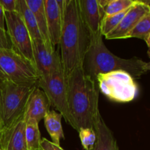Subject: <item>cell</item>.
I'll use <instances>...</instances> for the list:
<instances>
[{
	"mask_svg": "<svg viewBox=\"0 0 150 150\" xmlns=\"http://www.w3.org/2000/svg\"><path fill=\"white\" fill-rule=\"evenodd\" d=\"M12 48L10 38L7 33V31L0 29V48Z\"/></svg>",
	"mask_w": 150,
	"mask_h": 150,
	"instance_id": "484cf974",
	"label": "cell"
},
{
	"mask_svg": "<svg viewBox=\"0 0 150 150\" xmlns=\"http://www.w3.org/2000/svg\"><path fill=\"white\" fill-rule=\"evenodd\" d=\"M66 81L67 104L74 129L78 132L81 128L93 129L100 114L97 81L85 74L83 65L76 67Z\"/></svg>",
	"mask_w": 150,
	"mask_h": 150,
	"instance_id": "7a4b0ae2",
	"label": "cell"
},
{
	"mask_svg": "<svg viewBox=\"0 0 150 150\" xmlns=\"http://www.w3.org/2000/svg\"><path fill=\"white\" fill-rule=\"evenodd\" d=\"M34 64L39 77L45 76L61 67L60 55L55 48L47 45L42 39L32 40Z\"/></svg>",
	"mask_w": 150,
	"mask_h": 150,
	"instance_id": "9c48e42d",
	"label": "cell"
},
{
	"mask_svg": "<svg viewBox=\"0 0 150 150\" xmlns=\"http://www.w3.org/2000/svg\"><path fill=\"white\" fill-rule=\"evenodd\" d=\"M4 18L12 48L34 64L32 40L20 15L4 12Z\"/></svg>",
	"mask_w": 150,
	"mask_h": 150,
	"instance_id": "ba28073f",
	"label": "cell"
},
{
	"mask_svg": "<svg viewBox=\"0 0 150 150\" xmlns=\"http://www.w3.org/2000/svg\"><path fill=\"white\" fill-rule=\"evenodd\" d=\"M25 136L27 150H40L42 139L38 122L33 119L26 120Z\"/></svg>",
	"mask_w": 150,
	"mask_h": 150,
	"instance_id": "d6986e66",
	"label": "cell"
},
{
	"mask_svg": "<svg viewBox=\"0 0 150 150\" xmlns=\"http://www.w3.org/2000/svg\"><path fill=\"white\" fill-rule=\"evenodd\" d=\"M136 0H109L104 9V16H111L128 10L136 3Z\"/></svg>",
	"mask_w": 150,
	"mask_h": 150,
	"instance_id": "44dd1931",
	"label": "cell"
},
{
	"mask_svg": "<svg viewBox=\"0 0 150 150\" xmlns=\"http://www.w3.org/2000/svg\"><path fill=\"white\" fill-rule=\"evenodd\" d=\"M62 115L54 110H50L49 112L44 117V123L47 131L53 143L60 146V140L64 139V132L62 126Z\"/></svg>",
	"mask_w": 150,
	"mask_h": 150,
	"instance_id": "e0dca14e",
	"label": "cell"
},
{
	"mask_svg": "<svg viewBox=\"0 0 150 150\" xmlns=\"http://www.w3.org/2000/svg\"><path fill=\"white\" fill-rule=\"evenodd\" d=\"M129 8V9H130ZM128 9V10H129ZM128 10L123 11L122 13H117L111 16H104L101 21L100 26V33L103 36H106L108 34L112 32L117 26H118L123 19L124 16L127 13Z\"/></svg>",
	"mask_w": 150,
	"mask_h": 150,
	"instance_id": "ffe728a7",
	"label": "cell"
},
{
	"mask_svg": "<svg viewBox=\"0 0 150 150\" xmlns=\"http://www.w3.org/2000/svg\"><path fill=\"white\" fill-rule=\"evenodd\" d=\"M39 76L35 65L12 48H0V81L23 86L38 85Z\"/></svg>",
	"mask_w": 150,
	"mask_h": 150,
	"instance_id": "5b68a950",
	"label": "cell"
},
{
	"mask_svg": "<svg viewBox=\"0 0 150 150\" xmlns=\"http://www.w3.org/2000/svg\"><path fill=\"white\" fill-rule=\"evenodd\" d=\"M83 70L86 75L95 81L98 74L116 70L128 73L133 79H139L150 70V62L136 57L122 59L117 57L105 46L101 33L91 36L90 44L85 55Z\"/></svg>",
	"mask_w": 150,
	"mask_h": 150,
	"instance_id": "3957f363",
	"label": "cell"
},
{
	"mask_svg": "<svg viewBox=\"0 0 150 150\" xmlns=\"http://www.w3.org/2000/svg\"><path fill=\"white\" fill-rule=\"evenodd\" d=\"M46 14L47 27L49 39L52 45L59 44L62 27V10H60L57 0H43Z\"/></svg>",
	"mask_w": 150,
	"mask_h": 150,
	"instance_id": "4fadbf2b",
	"label": "cell"
},
{
	"mask_svg": "<svg viewBox=\"0 0 150 150\" xmlns=\"http://www.w3.org/2000/svg\"><path fill=\"white\" fill-rule=\"evenodd\" d=\"M148 56H149V59H150V51H149V50H148Z\"/></svg>",
	"mask_w": 150,
	"mask_h": 150,
	"instance_id": "f1b7e54d",
	"label": "cell"
},
{
	"mask_svg": "<svg viewBox=\"0 0 150 150\" xmlns=\"http://www.w3.org/2000/svg\"><path fill=\"white\" fill-rule=\"evenodd\" d=\"M16 12L20 15L26 29L29 31L32 40L42 39L41 34L38 29L36 19L33 13L29 8L25 0H17L16 2Z\"/></svg>",
	"mask_w": 150,
	"mask_h": 150,
	"instance_id": "ac0fdd59",
	"label": "cell"
},
{
	"mask_svg": "<svg viewBox=\"0 0 150 150\" xmlns=\"http://www.w3.org/2000/svg\"><path fill=\"white\" fill-rule=\"evenodd\" d=\"M145 41H146V44H147L148 47H149V50L150 51V35L145 39Z\"/></svg>",
	"mask_w": 150,
	"mask_h": 150,
	"instance_id": "83f0119b",
	"label": "cell"
},
{
	"mask_svg": "<svg viewBox=\"0 0 150 150\" xmlns=\"http://www.w3.org/2000/svg\"><path fill=\"white\" fill-rule=\"evenodd\" d=\"M96 81L100 91L114 102H130L137 96L138 86L134 79L123 70L98 74Z\"/></svg>",
	"mask_w": 150,
	"mask_h": 150,
	"instance_id": "8992f818",
	"label": "cell"
},
{
	"mask_svg": "<svg viewBox=\"0 0 150 150\" xmlns=\"http://www.w3.org/2000/svg\"><path fill=\"white\" fill-rule=\"evenodd\" d=\"M79 138L85 150H92L96 142V133L92 128H81L79 130Z\"/></svg>",
	"mask_w": 150,
	"mask_h": 150,
	"instance_id": "603a6c76",
	"label": "cell"
},
{
	"mask_svg": "<svg viewBox=\"0 0 150 150\" xmlns=\"http://www.w3.org/2000/svg\"><path fill=\"white\" fill-rule=\"evenodd\" d=\"M40 150H64L59 145H57L56 144L53 143L52 142H50L48 139H41L40 142Z\"/></svg>",
	"mask_w": 150,
	"mask_h": 150,
	"instance_id": "cb8c5ba5",
	"label": "cell"
},
{
	"mask_svg": "<svg viewBox=\"0 0 150 150\" xmlns=\"http://www.w3.org/2000/svg\"><path fill=\"white\" fill-rule=\"evenodd\" d=\"M91 35L85 25L79 0H64L62 27L60 36V58L65 77L79 66L83 65Z\"/></svg>",
	"mask_w": 150,
	"mask_h": 150,
	"instance_id": "6da1fadb",
	"label": "cell"
},
{
	"mask_svg": "<svg viewBox=\"0 0 150 150\" xmlns=\"http://www.w3.org/2000/svg\"><path fill=\"white\" fill-rule=\"evenodd\" d=\"M25 1L36 19L38 29L43 40L48 46L55 48L50 41L49 36H48L44 1L43 0H25Z\"/></svg>",
	"mask_w": 150,
	"mask_h": 150,
	"instance_id": "2e32d148",
	"label": "cell"
},
{
	"mask_svg": "<svg viewBox=\"0 0 150 150\" xmlns=\"http://www.w3.org/2000/svg\"><path fill=\"white\" fill-rule=\"evenodd\" d=\"M150 35V13L142 18L133 30L128 34L127 38H136L144 40Z\"/></svg>",
	"mask_w": 150,
	"mask_h": 150,
	"instance_id": "7402d4cb",
	"label": "cell"
},
{
	"mask_svg": "<svg viewBox=\"0 0 150 150\" xmlns=\"http://www.w3.org/2000/svg\"><path fill=\"white\" fill-rule=\"evenodd\" d=\"M26 113L0 134V150H27L26 143Z\"/></svg>",
	"mask_w": 150,
	"mask_h": 150,
	"instance_id": "8fae6325",
	"label": "cell"
},
{
	"mask_svg": "<svg viewBox=\"0 0 150 150\" xmlns=\"http://www.w3.org/2000/svg\"><path fill=\"white\" fill-rule=\"evenodd\" d=\"M38 86L45 92L51 106L59 111L66 122L74 129L67 104V81L62 66L46 76L39 77Z\"/></svg>",
	"mask_w": 150,
	"mask_h": 150,
	"instance_id": "52a82bcc",
	"label": "cell"
},
{
	"mask_svg": "<svg viewBox=\"0 0 150 150\" xmlns=\"http://www.w3.org/2000/svg\"><path fill=\"white\" fill-rule=\"evenodd\" d=\"M17 0H0V4L4 12L14 13L16 12Z\"/></svg>",
	"mask_w": 150,
	"mask_h": 150,
	"instance_id": "d4e9b609",
	"label": "cell"
},
{
	"mask_svg": "<svg viewBox=\"0 0 150 150\" xmlns=\"http://www.w3.org/2000/svg\"><path fill=\"white\" fill-rule=\"evenodd\" d=\"M79 5L82 19L91 36L100 33L104 9L100 6L98 0H79Z\"/></svg>",
	"mask_w": 150,
	"mask_h": 150,
	"instance_id": "7c38bea8",
	"label": "cell"
},
{
	"mask_svg": "<svg viewBox=\"0 0 150 150\" xmlns=\"http://www.w3.org/2000/svg\"><path fill=\"white\" fill-rule=\"evenodd\" d=\"M51 103L45 92L37 86L32 92L26 109V120L33 119L40 122L50 111Z\"/></svg>",
	"mask_w": 150,
	"mask_h": 150,
	"instance_id": "5bb4252c",
	"label": "cell"
},
{
	"mask_svg": "<svg viewBox=\"0 0 150 150\" xmlns=\"http://www.w3.org/2000/svg\"><path fill=\"white\" fill-rule=\"evenodd\" d=\"M150 13V6L143 1L136 0V3L128 10L120 24L105 36L108 40L126 39L141 19Z\"/></svg>",
	"mask_w": 150,
	"mask_h": 150,
	"instance_id": "30bf717a",
	"label": "cell"
},
{
	"mask_svg": "<svg viewBox=\"0 0 150 150\" xmlns=\"http://www.w3.org/2000/svg\"><path fill=\"white\" fill-rule=\"evenodd\" d=\"M5 18H4V11L0 4V29L5 30Z\"/></svg>",
	"mask_w": 150,
	"mask_h": 150,
	"instance_id": "4316f807",
	"label": "cell"
},
{
	"mask_svg": "<svg viewBox=\"0 0 150 150\" xmlns=\"http://www.w3.org/2000/svg\"><path fill=\"white\" fill-rule=\"evenodd\" d=\"M93 129L97 139L92 150H120L115 136L105 124L101 114L98 116Z\"/></svg>",
	"mask_w": 150,
	"mask_h": 150,
	"instance_id": "9a60e30c",
	"label": "cell"
},
{
	"mask_svg": "<svg viewBox=\"0 0 150 150\" xmlns=\"http://www.w3.org/2000/svg\"><path fill=\"white\" fill-rule=\"evenodd\" d=\"M1 125H0V134H1Z\"/></svg>",
	"mask_w": 150,
	"mask_h": 150,
	"instance_id": "f546056e",
	"label": "cell"
},
{
	"mask_svg": "<svg viewBox=\"0 0 150 150\" xmlns=\"http://www.w3.org/2000/svg\"><path fill=\"white\" fill-rule=\"evenodd\" d=\"M35 86H23L0 81V125L1 131L16 122L26 113L28 101Z\"/></svg>",
	"mask_w": 150,
	"mask_h": 150,
	"instance_id": "277c9868",
	"label": "cell"
}]
</instances>
